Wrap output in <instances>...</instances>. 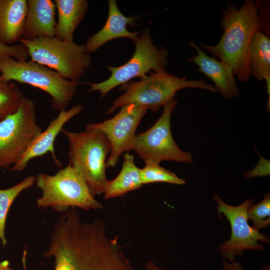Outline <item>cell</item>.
<instances>
[{
	"mask_svg": "<svg viewBox=\"0 0 270 270\" xmlns=\"http://www.w3.org/2000/svg\"><path fill=\"white\" fill-rule=\"evenodd\" d=\"M108 13L103 27L87 38L84 44L86 51L92 53L110 40L119 38H128L136 40L139 32H130L127 26H134L137 16H126L119 10L115 0H108Z\"/></svg>",
	"mask_w": 270,
	"mask_h": 270,
	"instance_id": "14",
	"label": "cell"
},
{
	"mask_svg": "<svg viewBox=\"0 0 270 270\" xmlns=\"http://www.w3.org/2000/svg\"><path fill=\"white\" fill-rule=\"evenodd\" d=\"M43 256L54 258V270H134L104 222H84L76 208L59 218Z\"/></svg>",
	"mask_w": 270,
	"mask_h": 270,
	"instance_id": "1",
	"label": "cell"
},
{
	"mask_svg": "<svg viewBox=\"0 0 270 270\" xmlns=\"http://www.w3.org/2000/svg\"><path fill=\"white\" fill-rule=\"evenodd\" d=\"M42 132L34 104L24 96L17 111L0 121V168L16 164Z\"/></svg>",
	"mask_w": 270,
	"mask_h": 270,
	"instance_id": "9",
	"label": "cell"
},
{
	"mask_svg": "<svg viewBox=\"0 0 270 270\" xmlns=\"http://www.w3.org/2000/svg\"><path fill=\"white\" fill-rule=\"evenodd\" d=\"M36 183L42 192L36 200L38 208L50 207L57 212H65L71 208L84 210L103 208L78 171L70 164L54 175L38 174Z\"/></svg>",
	"mask_w": 270,
	"mask_h": 270,
	"instance_id": "5",
	"label": "cell"
},
{
	"mask_svg": "<svg viewBox=\"0 0 270 270\" xmlns=\"http://www.w3.org/2000/svg\"><path fill=\"white\" fill-rule=\"evenodd\" d=\"M24 96L16 82L0 76V121L17 111Z\"/></svg>",
	"mask_w": 270,
	"mask_h": 270,
	"instance_id": "22",
	"label": "cell"
},
{
	"mask_svg": "<svg viewBox=\"0 0 270 270\" xmlns=\"http://www.w3.org/2000/svg\"><path fill=\"white\" fill-rule=\"evenodd\" d=\"M144 270H166L158 266L156 264L151 261H148L146 264Z\"/></svg>",
	"mask_w": 270,
	"mask_h": 270,
	"instance_id": "27",
	"label": "cell"
},
{
	"mask_svg": "<svg viewBox=\"0 0 270 270\" xmlns=\"http://www.w3.org/2000/svg\"><path fill=\"white\" fill-rule=\"evenodd\" d=\"M82 108V105L76 104L68 110L60 112L58 116L49 123L46 128L41 132L20 160L10 167L9 170L22 172L26 168L31 160L42 156L49 152L51 153L55 164L60 166L62 164L56 158L54 148L56 138L64 126L72 118L79 114Z\"/></svg>",
	"mask_w": 270,
	"mask_h": 270,
	"instance_id": "13",
	"label": "cell"
},
{
	"mask_svg": "<svg viewBox=\"0 0 270 270\" xmlns=\"http://www.w3.org/2000/svg\"><path fill=\"white\" fill-rule=\"evenodd\" d=\"M217 203L216 210L229 222L231 234L218 250L224 260L234 262L236 256H242L246 250L262 251L264 246L260 242L270 243L269 237L260 233L248 222V210L254 200L246 199L242 204L233 206L226 204L218 195L214 196Z\"/></svg>",
	"mask_w": 270,
	"mask_h": 270,
	"instance_id": "11",
	"label": "cell"
},
{
	"mask_svg": "<svg viewBox=\"0 0 270 270\" xmlns=\"http://www.w3.org/2000/svg\"><path fill=\"white\" fill-rule=\"evenodd\" d=\"M69 144V163L81 175L92 194H104L107 180L106 158L110 152V142L100 130L86 127L81 132L62 129Z\"/></svg>",
	"mask_w": 270,
	"mask_h": 270,
	"instance_id": "4",
	"label": "cell"
},
{
	"mask_svg": "<svg viewBox=\"0 0 270 270\" xmlns=\"http://www.w3.org/2000/svg\"><path fill=\"white\" fill-rule=\"evenodd\" d=\"M226 4L222 12L220 25L224 32L220 41L215 46H200L230 66L234 76L241 82H246L250 75V42L254 32L260 30L258 4L253 0H246L239 9L230 2Z\"/></svg>",
	"mask_w": 270,
	"mask_h": 270,
	"instance_id": "2",
	"label": "cell"
},
{
	"mask_svg": "<svg viewBox=\"0 0 270 270\" xmlns=\"http://www.w3.org/2000/svg\"><path fill=\"white\" fill-rule=\"evenodd\" d=\"M249 68L250 74L258 80L270 79V39L260 30L250 42Z\"/></svg>",
	"mask_w": 270,
	"mask_h": 270,
	"instance_id": "20",
	"label": "cell"
},
{
	"mask_svg": "<svg viewBox=\"0 0 270 270\" xmlns=\"http://www.w3.org/2000/svg\"><path fill=\"white\" fill-rule=\"evenodd\" d=\"M140 169L135 164L134 158L126 153L124 156L122 169L113 180H108L104 192V198L122 196L129 192L138 189L142 186Z\"/></svg>",
	"mask_w": 270,
	"mask_h": 270,
	"instance_id": "19",
	"label": "cell"
},
{
	"mask_svg": "<svg viewBox=\"0 0 270 270\" xmlns=\"http://www.w3.org/2000/svg\"><path fill=\"white\" fill-rule=\"evenodd\" d=\"M7 56L24 61L27 60L29 56L26 47L20 43L8 46L0 42V58Z\"/></svg>",
	"mask_w": 270,
	"mask_h": 270,
	"instance_id": "25",
	"label": "cell"
},
{
	"mask_svg": "<svg viewBox=\"0 0 270 270\" xmlns=\"http://www.w3.org/2000/svg\"><path fill=\"white\" fill-rule=\"evenodd\" d=\"M198 88L217 91L212 84L202 79L188 80L166 70L152 72L135 82H128L120 86L123 94L112 102L106 114L114 112L118 108L128 104H134L154 112H158L174 99L176 92L185 88Z\"/></svg>",
	"mask_w": 270,
	"mask_h": 270,
	"instance_id": "3",
	"label": "cell"
},
{
	"mask_svg": "<svg viewBox=\"0 0 270 270\" xmlns=\"http://www.w3.org/2000/svg\"><path fill=\"white\" fill-rule=\"evenodd\" d=\"M58 11L54 36L57 38L74 41V34L82 22L88 9L86 0H54Z\"/></svg>",
	"mask_w": 270,
	"mask_h": 270,
	"instance_id": "18",
	"label": "cell"
},
{
	"mask_svg": "<svg viewBox=\"0 0 270 270\" xmlns=\"http://www.w3.org/2000/svg\"><path fill=\"white\" fill-rule=\"evenodd\" d=\"M222 270H244L240 262H228L227 260H222Z\"/></svg>",
	"mask_w": 270,
	"mask_h": 270,
	"instance_id": "26",
	"label": "cell"
},
{
	"mask_svg": "<svg viewBox=\"0 0 270 270\" xmlns=\"http://www.w3.org/2000/svg\"><path fill=\"white\" fill-rule=\"evenodd\" d=\"M0 270H14L10 268V262L4 260L0 262Z\"/></svg>",
	"mask_w": 270,
	"mask_h": 270,
	"instance_id": "28",
	"label": "cell"
},
{
	"mask_svg": "<svg viewBox=\"0 0 270 270\" xmlns=\"http://www.w3.org/2000/svg\"><path fill=\"white\" fill-rule=\"evenodd\" d=\"M28 8L26 0H0V42L10 46L19 41Z\"/></svg>",
	"mask_w": 270,
	"mask_h": 270,
	"instance_id": "17",
	"label": "cell"
},
{
	"mask_svg": "<svg viewBox=\"0 0 270 270\" xmlns=\"http://www.w3.org/2000/svg\"><path fill=\"white\" fill-rule=\"evenodd\" d=\"M30 60L46 66L64 78L78 82L92 64L84 44L60 40L55 36H40L32 40L20 38Z\"/></svg>",
	"mask_w": 270,
	"mask_h": 270,
	"instance_id": "7",
	"label": "cell"
},
{
	"mask_svg": "<svg viewBox=\"0 0 270 270\" xmlns=\"http://www.w3.org/2000/svg\"><path fill=\"white\" fill-rule=\"evenodd\" d=\"M248 218L252 221V227L257 230L266 228L270 224V194H264L262 200L252 204L248 210Z\"/></svg>",
	"mask_w": 270,
	"mask_h": 270,
	"instance_id": "24",
	"label": "cell"
},
{
	"mask_svg": "<svg viewBox=\"0 0 270 270\" xmlns=\"http://www.w3.org/2000/svg\"><path fill=\"white\" fill-rule=\"evenodd\" d=\"M177 102L174 98L164 106L162 115L154 124L136 135L133 150L146 164H159L163 160L192 164V153L182 150L172 135L170 118Z\"/></svg>",
	"mask_w": 270,
	"mask_h": 270,
	"instance_id": "10",
	"label": "cell"
},
{
	"mask_svg": "<svg viewBox=\"0 0 270 270\" xmlns=\"http://www.w3.org/2000/svg\"><path fill=\"white\" fill-rule=\"evenodd\" d=\"M36 180V177L30 176L10 188L0 189V244H2L4 246L8 243L5 236V227L10 207L20 193L34 185Z\"/></svg>",
	"mask_w": 270,
	"mask_h": 270,
	"instance_id": "21",
	"label": "cell"
},
{
	"mask_svg": "<svg viewBox=\"0 0 270 270\" xmlns=\"http://www.w3.org/2000/svg\"><path fill=\"white\" fill-rule=\"evenodd\" d=\"M189 44L197 52V54L188 60L197 65L198 70L214 82L217 91L224 98L230 99L237 97L240 92L231 66L206 55L194 42L190 41Z\"/></svg>",
	"mask_w": 270,
	"mask_h": 270,
	"instance_id": "15",
	"label": "cell"
},
{
	"mask_svg": "<svg viewBox=\"0 0 270 270\" xmlns=\"http://www.w3.org/2000/svg\"><path fill=\"white\" fill-rule=\"evenodd\" d=\"M140 177L142 184L154 182H166L181 185L184 184L185 180L179 178L174 172L161 166L158 164H146L140 169Z\"/></svg>",
	"mask_w": 270,
	"mask_h": 270,
	"instance_id": "23",
	"label": "cell"
},
{
	"mask_svg": "<svg viewBox=\"0 0 270 270\" xmlns=\"http://www.w3.org/2000/svg\"><path fill=\"white\" fill-rule=\"evenodd\" d=\"M146 112L144 107L128 104L121 106L111 118L86 124L87 128L104 132L110 142V154L106 162V168L116 166L123 152L133 150L136 128Z\"/></svg>",
	"mask_w": 270,
	"mask_h": 270,
	"instance_id": "12",
	"label": "cell"
},
{
	"mask_svg": "<svg viewBox=\"0 0 270 270\" xmlns=\"http://www.w3.org/2000/svg\"><path fill=\"white\" fill-rule=\"evenodd\" d=\"M56 6L52 0H28L21 38L32 40L40 36H54Z\"/></svg>",
	"mask_w": 270,
	"mask_h": 270,
	"instance_id": "16",
	"label": "cell"
},
{
	"mask_svg": "<svg viewBox=\"0 0 270 270\" xmlns=\"http://www.w3.org/2000/svg\"><path fill=\"white\" fill-rule=\"evenodd\" d=\"M134 53L124 64L119 66H108L110 72L106 80L97 83L88 82L90 88L88 92L98 91L100 98L104 96L114 88L120 86L136 78H140L148 73L166 70L168 64V50L163 46L158 48L153 44L148 28H145L138 38L134 42Z\"/></svg>",
	"mask_w": 270,
	"mask_h": 270,
	"instance_id": "8",
	"label": "cell"
},
{
	"mask_svg": "<svg viewBox=\"0 0 270 270\" xmlns=\"http://www.w3.org/2000/svg\"><path fill=\"white\" fill-rule=\"evenodd\" d=\"M260 270H270V265H265Z\"/></svg>",
	"mask_w": 270,
	"mask_h": 270,
	"instance_id": "29",
	"label": "cell"
},
{
	"mask_svg": "<svg viewBox=\"0 0 270 270\" xmlns=\"http://www.w3.org/2000/svg\"><path fill=\"white\" fill-rule=\"evenodd\" d=\"M0 76L6 80L28 84L45 92L50 96L53 109L59 112L66 110L78 86V82L66 79L46 66L8 56L0 58Z\"/></svg>",
	"mask_w": 270,
	"mask_h": 270,
	"instance_id": "6",
	"label": "cell"
}]
</instances>
